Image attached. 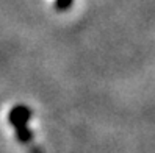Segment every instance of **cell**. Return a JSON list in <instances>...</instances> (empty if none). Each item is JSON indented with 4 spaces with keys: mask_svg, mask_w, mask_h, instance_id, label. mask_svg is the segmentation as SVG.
Instances as JSON below:
<instances>
[{
    "mask_svg": "<svg viewBox=\"0 0 155 153\" xmlns=\"http://www.w3.org/2000/svg\"><path fill=\"white\" fill-rule=\"evenodd\" d=\"M16 138L21 144H30L33 141V133L31 130L28 128V125H21V127H16Z\"/></svg>",
    "mask_w": 155,
    "mask_h": 153,
    "instance_id": "obj_2",
    "label": "cell"
},
{
    "mask_svg": "<svg viewBox=\"0 0 155 153\" xmlns=\"http://www.w3.org/2000/svg\"><path fill=\"white\" fill-rule=\"evenodd\" d=\"M31 116H33V113L27 105H16L8 113V122L16 128V127H21V125H27L28 120L31 119Z\"/></svg>",
    "mask_w": 155,
    "mask_h": 153,
    "instance_id": "obj_1",
    "label": "cell"
},
{
    "mask_svg": "<svg viewBox=\"0 0 155 153\" xmlns=\"http://www.w3.org/2000/svg\"><path fill=\"white\" fill-rule=\"evenodd\" d=\"M72 3H74V0H57V2H55V8H57V11L64 13V11H68L69 8L72 6Z\"/></svg>",
    "mask_w": 155,
    "mask_h": 153,
    "instance_id": "obj_3",
    "label": "cell"
},
{
    "mask_svg": "<svg viewBox=\"0 0 155 153\" xmlns=\"http://www.w3.org/2000/svg\"><path fill=\"white\" fill-rule=\"evenodd\" d=\"M30 153H44V151H42V148L39 145L33 144V145H30Z\"/></svg>",
    "mask_w": 155,
    "mask_h": 153,
    "instance_id": "obj_4",
    "label": "cell"
}]
</instances>
